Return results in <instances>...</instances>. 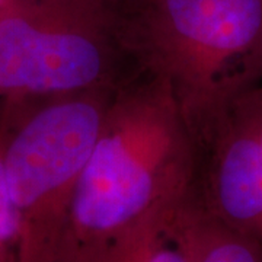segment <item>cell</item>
I'll return each instance as SVG.
<instances>
[{
  "label": "cell",
  "mask_w": 262,
  "mask_h": 262,
  "mask_svg": "<svg viewBox=\"0 0 262 262\" xmlns=\"http://www.w3.org/2000/svg\"><path fill=\"white\" fill-rule=\"evenodd\" d=\"M194 208L191 185L141 219L99 262H192Z\"/></svg>",
  "instance_id": "6"
},
{
  "label": "cell",
  "mask_w": 262,
  "mask_h": 262,
  "mask_svg": "<svg viewBox=\"0 0 262 262\" xmlns=\"http://www.w3.org/2000/svg\"><path fill=\"white\" fill-rule=\"evenodd\" d=\"M2 3H3V0H0V8H2Z\"/></svg>",
  "instance_id": "11"
},
{
  "label": "cell",
  "mask_w": 262,
  "mask_h": 262,
  "mask_svg": "<svg viewBox=\"0 0 262 262\" xmlns=\"http://www.w3.org/2000/svg\"><path fill=\"white\" fill-rule=\"evenodd\" d=\"M192 262H262V246L234 232L207 210L194 188Z\"/></svg>",
  "instance_id": "7"
},
{
  "label": "cell",
  "mask_w": 262,
  "mask_h": 262,
  "mask_svg": "<svg viewBox=\"0 0 262 262\" xmlns=\"http://www.w3.org/2000/svg\"><path fill=\"white\" fill-rule=\"evenodd\" d=\"M2 101H3V99H2V98H0V102H2ZM0 106H2V103H0Z\"/></svg>",
  "instance_id": "12"
},
{
  "label": "cell",
  "mask_w": 262,
  "mask_h": 262,
  "mask_svg": "<svg viewBox=\"0 0 262 262\" xmlns=\"http://www.w3.org/2000/svg\"><path fill=\"white\" fill-rule=\"evenodd\" d=\"M121 6H124V5H127V3H131V2H134V0H117Z\"/></svg>",
  "instance_id": "10"
},
{
  "label": "cell",
  "mask_w": 262,
  "mask_h": 262,
  "mask_svg": "<svg viewBox=\"0 0 262 262\" xmlns=\"http://www.w3.org/2000/svg\"><path fill=\"white\" fill-rule=\"evenodd\" d=\"M195 169V136L170 83L136 72L106 106L56 262H99L150 211L188 191Z\"/></svg>",
  "instance_id": "1"
},
{
  "label": "cell",
  "mask_w": 262,
  "mask_h": 262,
  "mask_svg": "<svg viewBox=\"0 0 262 262\" xmlns=\"http://www.w3.org/2000/svg\"><path fill=\"white\" fill-rule=\"evenodd\" d=\"M136 72L117 0H3L2 99L114 89Z\"/></svg>",
  "instance_id": "4"
},
{
  "label": "cell",
  "mask_w": 262,
  "mask_h": 262,
  "mask_svg": "<svg viewBox=\"0 0 262 262\" xmlns=\"http://www.w3.org/2000/svg\"><path fill=\"white\" fill-rule=\"evenodd\" d=\"M3 139L0 125V262H18V222L3 175Z\"/></svg>",
  "instance_id": "8"
},
{
  "label": "cell",
  "mask_w": 262,
  "mask_h": 262,
  "mask_svg": "<svg viewBox=\"0 0 262 262\" xmlns=\"http://www.w3.org/2000/svg\"><path fill=\"white\" fill-rule=\"evenodd\" d=\"M139 70L166 79L196 136L262 76V0H134L121 6Z\"/></svg>",
  "instance_id": "2"
},
{
  "label": "cell",
  "mask_w": 262,
  "mask_h": 262,
  "mask_svg": "<svg viewBox=\"0 0 262 262\" xmlns=\"http://www.w3.org/2000/svg\"><path fill=\"white\" fill-rule=\"evenodd\" d=\"M115 89L2 101V163L18 222V262H56Z\"/></svg>",
  "instance_id": "3"
},
{
  "label": "cell",
  "mask_w": 262,
  "mask_h": 262,
  "mask_svg": "<svg viewBox=\"0 0 262 262\" xmlns=\"http://www.w3.org/2000/svg\"><path fill=\"white\" fill-rule=\"evenodd\" d=\"M246 99L251 108V114H252L253 124L258 133V139L261 143L262 149V86L255 84L252 88H249L246 91Z\"/></svg>",
  "instance_id": "9"
},
{
  "label": "cell",
  "mask_w": 262,
  "mask_h": 262,
  "mask_svg": "<svg viewBox=\"0 0 262 262\" xmlns=\"http://www.w3.org/2000/svg\"><path fill=\"white\" fill-rule=\"evenodd\" d=\"M246 91L196 134L194 188L215 219L262 246V149Z\"/></svg>",
  "instance_id": "5"
}]
</instances>
